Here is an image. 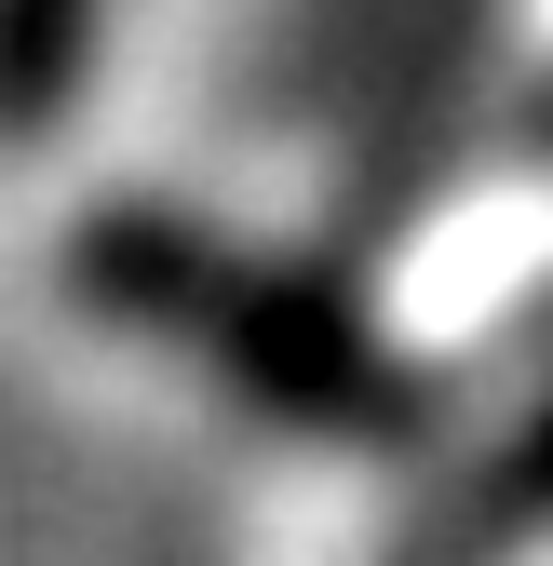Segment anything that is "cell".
I'll use <instances>...</instances> for the list:
<instances>
[{
  "label": "cell",
  "mask_w": 553,
  "mask_h": 566,
  "mask_svg": "<svg viewBox=\"0 0 553 566\" xmlns=\"http://www.w3.org/2000/svg\"><path fill=\"white\" fill-rule=\"evenodd\" d=\"M67 297L95 324L149 337V350H189L202 378H230L257 418H284L311 446H365V459H405L432 432V365L352 311V283H324L298 256H257L230 230L176 217V202H95L82 230L54 243Z\"/></svg>",
  "instance_id": "cell-1"
},
{
  "label": "cell",
  "mask_w": 553,
  "mask_h": 566,
  "mask_svg": "<svg viewBox=\"0 0 553 566\" xmlns=\"http://www.w3.org/2000/svg\"><path fill=\"white\" fill-rule=\"evenodd\" d=\"M526 539H553V378H540V405H526V432L472 459L459 500L419 513V539H405L392 566H513Z\"/></svg>",
  "instance_id": "cell-2"
},
{
  "label": "cell",
  "mask_w": 553,
  "mask_h": 566,
  "mask_svg": "<svg viewBox=\"0 0 553 566\" xmlns=\"http://www.w3.org/2000/svg\"><path fill=\"white\" fill-rule=\"evenodd\" d=\"M95 41H108V0H0V149H41L82 108Z\"/></svg>",
  "instance_id": "cell-3"
}]
</instances>
